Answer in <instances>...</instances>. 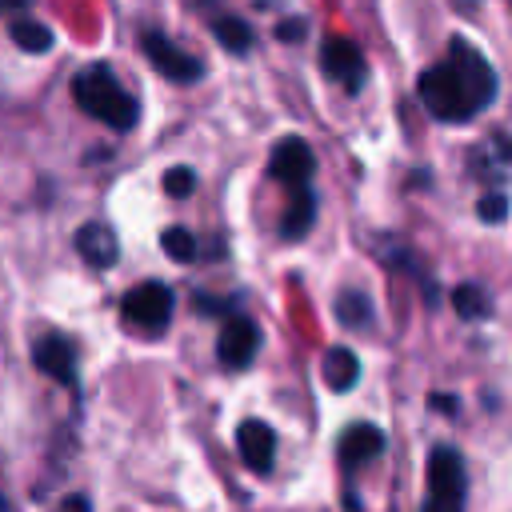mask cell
Masks as SVG:
<instances>
[{
  "label": "cell",
  "mask_w": 512,
  "mask_h": 512,
  "mask_svg": "<svg viewBox=\"0 0 512 512\" xmlns=\"http://www.w3.org/2000/svg\"><path fill=\"white\" fill-rule=\"evenodd\" d=\"M60 512H88V496H68Z\"/></svg>",
  "instance_id": "24"
},
{
  "label": "cell",
  "mask_w": 512,
  "mask_h": 512,
  "mask_svg": "<svg viewBox=\"0 0 512 512\" xmlns=\"http://www.w3.org/2000/svg\"><path fill=\"white\" fill-rule=\"evenodd\" d=\"M72 96H76V104H80L92 120H100V124H108V128H116V132H128V128L136 124V100L120 88V80L112 76L108 64L84 68V72L72 80Z\"/></svg>",
  "instance_id": "2"
},
{
  "label": "cell",
  "mask_w": 512,
  "mask_h": 512,
  "mask_svg": "<svg viewBox=\"0 0 512 512\" xmlns=\"http://www.w3.org/2000/svg\"><path fill=\"white\" fill-rule=\"evenodd\" d=\"M212 36H216L228 52H236V56H244V52L252 48V28H248V20H240V16H220V20L212 24Z\"/></svg>",
  "instance_id": "18"
},
{
  "label": "cell",
  "mask_w": 512,
  "mask_h": 512,
  "mask_svg": "<svg viewBox=\"0 0 512 512\" xmlns=\"http://www.w3.org/2000/svg\"><path fill=\"white\" fill-rule=\"evenodd\" d=\"M476 216H480L484 224H504V216H508V196H504V192H488V196H480Z\"/></svg>",
  "instance_id": "21"
},
{
  "label": "cell",
  "mask_w": 512,
  "mask_h": 512,
  "mask_svg": "<svg viewBox=\"0 0 512 512\" xmlns=\"http://www.w3.org/2000/svg\"><path fill=\"white\" fill-rule=\"evenodd\" d=\"M320 68H324L332 80H340L348 92H360V88H364V76H368L364 52H360L352 40H344V36H336V40H328V44L320 48Z\"/></svg>",
  "instance_id": "8"
},
{
  "label": "cell",
  "mask_w": 512,
  "mask_h": 512,
  "mask_svg": "<svg viewBox=\"0 0 512 512\" xmlns=\"http://www.w3.org/2000/svg\"><path fill=\"white\" fill-rule=\"evenodd\" d=\"M468 500V472L464 456L452 444H432L428 452V492L420 512H464Z\"/></svg>",
  "instance_id": "3"
},
{
  "label": "cell",
  "mask_w": 512,
  "mask_h": 512,
  "mask_svg": "<svg viewBox=\"0 0 512 512\" xmlns=\"http://www.w3.org/2000/svg\"><path fill=\"white\" fill-rule=\"evenodd\" d=\"M24 0H0V8H20Z\"/></svg>",
  "instance_id": "25"
},
{
  "label": "cell",
  "mask_w": 512,
  "mask_h": 512,
  "mask_svg": "<svg viewBox=\"0 0 512 512\" xmlns=\"http://www.w3.org/2000/svg\"><path fill=\"white\" fill-rule=\"evenodd\" d=\"M32 364L56 384H76V344L64 332H48L32 344Z\"/></svg>",
  "instance_id": "9"
},
{
  "label": "cell",
  "mask_w": 512,
  "mask_h": 512,
  "mask_svg": "<svg viewBox=\"0 0 512 512\" xmlns=\"http://www.w3.org/2000/svg\"><path fill=\"white\" fill-rule=\"evenodd\" d=\"M428 404H432V408H440V412H456V408H460V404H456V396H432Z\"/></svg>",
  "instance_id": "23"
},
{
  "label": "cell",
  "mask_w": 512,
  "mask_h": 512,
  "mask_svg": "<svg viewBox=\"0 0 512 512\" xmlns=\"http://www.w3.org/2000/svg\"><path fill=\"white\" fill-rule=\"evenodd\" d=\"M8 36H12L24 52H48V48H52V28H44V24H40V20H32V16L12 20Z\"/></svg>",
  "instance_id": "17"
},
{
  "label": "cell",
  "mask_w": 512,
  "mask_h": 512,
  "mask_svg": "<svg viewBox=\"0 0 512 512\" xmlns=\"http://www.w3.org/2000/svg\"><path fill=\"white\" fill-rule=\"evenodd\" d=\"M140 44H144L148 64H152L160 76H168V80H176V84H192V80L204 76V64H200L196 56H188L184 48H176L164 32H144Z\"/></svg>",
  "instance_id": "5"
},
{
  "label": "cell",
  "mask_w": 512,
  "mask_h": 512,
  "mask_svg": "<svg viewBox=\"0 0 512 512\" xmlns=\"http://www.w3.org/2000/svg\"><path fill=\"white\" fill-rule=\"evenodd\" d=\"M260 352V328L248 316H232L224 320L220 336H216V356L224 368H248Z\"/></svg>",
  "instance_id": "7"
},
{
  "label": "cell",
  "mask_w": 512,
  "mask_h": 512,
  "mask_svg": "<svg viewBox=\"0 0 512 512\" xmlns=\"http://www.w3.org/2000/svg\"><path fill=\"white\" fill-rule=\"evenodd\" d=\"M316 172V160H312V148L300 140V136H284L276 140L272 156H268V176L288 184V188H304Z\"/></svg>",
  "instance_id": "6"
},
{
  "label": "cell",
  "mask_w": 512,
  "mask_h": 512,
  "mask_svg": "<svg viewBox=\"0 0 512 512\" xmlns=\"http://www.w3.org/2000/svg\"><path fill=\"white\" fill-rule=\"evenodd\" d=\"M336 316H340V324H348V328H368V324H372V300H368L360 288H348V292L336 296Z\"/></svg>",
  "instance_id": "16"
},
{
  "label": "cell",
  "mask_w": 512,
  "mask_h": 512,
  "mask_svg": "<svg viewBox=\"0 0 512 512\" xmlns=\"http://www.w3.org/2000/svg\"><path fill=\"white\" fill-rule=\"evenodd\" d=\"M416 92L424 108L444 120V124H464L476 112H484L496 100V68L480 48H472L464 36L448 40V60L432 64L420 80Z\"/></svg>",
  "instance_id": "1"
},
{
  "label": "cell",
  "mask_w": 512,
  "mask_h": 512,
  "mask_svg": "<svg viewBox=\"0 0 512 512\" xmlns=\"http://www.w3.org/2000/svg\"><path fill=\"white\" fill-rule=\"evenodd\" d=\"M164 192L172 196V200H184V196H192V188H196V172L192 168H184V164H176V168H168L164 172Z\"/></svg>",
  "instance_id": "20"
},
{
  "label": "cell",
  "mask_w": 512,
  "mask_h": 512,
  "mask_svg": "<svg viewBox=\"0 0 512 512\" xmlns=\"http://www.w3.org/2000/svg\"><path fill=\"white\" fill-rule=\"evenodd\" d=\"M384 432L376 424H352L340 432V464L344 468H360V464H372L376 456H384Z\"/></svg>",
  "instance_id": "11"
},
{
  "label": "cell",
  "mask_w": 512,
  "mask_h": 512,
  "mask_svg": "<svg viewBox=\"0 0 512 512\" xmlns=\"http://www.w3.org/2000/svg\"><path fill=\"white\" fill-rule=\"evenodd\" d=\"M236 452H240L244 468L264 476V472H272V460H276V432L264 420H244L236 428Z\"/></svg>",
  "instance_id": "10"
},
{
  "label": "cell",
  "mask_w": 512,
  "mask_h": 512,
  "mask_svg": "<svg viewBox=\"0 0 512 512\" xmlns=\"http://www.w3.org/2000/svg\"><path fill=\"white\" fill-rule=\"evenodd\" d=\"M320 368H324V380H328V388H332V392H348V388L360 380V360H356V352H352V348H344V344L328 348Z\"/></svg>",
  "instance_id": "14"
},
{
  "label": "cell",
  "mask_w": 512,
  "mask_h": 512,
  "mask_svg": "<svg viewBox=\"0 0 512 512\" xmlns=\"http://www.w3.org/2000/svg\"><path fill=\"white\" fill-rule=\"evenodd\" d=\"M160 248H164V256L176 260V264H192V260H196V236H192L188 228H180V224H172V228L160 232Z\"/></svg>",
  "instance_id": "19"
},
{
  "label": "cell",
  "mask_w": 512,
  "mask_h": 512,
  "mask_svg": "<svg viewBox=\"0 0 512 512\" xmlns=\"http://www.w3.org/2000/svg\"><path fill=\"white\" fill-rule=\"evenodd\" d=\"M304 32H308V20H280L276 24V40H304Z\"/></svg>",
  "instance_id": "22"
},
{
  "label": "cell",
  "mask_w": 512,
  "mask_h": 512,
  "mask_svg": "<svg viewBox=\"0 0 512 512\" xmlns=\"http://www.w3.org/2000/svg\"><path fill=\"white\" fill-rule=\"evenodd\" d=\"M452 308H456L460 320H488L492 316V300H488V292L480 284L452 288Z\"/></svg>",
  "instance_id": "15"
},
{
  "label": "cell",
  "mask_w": 512,
  "mask_h": 512,
  "mask_svg": "<svg viewBox=\"0 0 512 512\" xmlns=\"http://www.w3.org/2000/svg\"><path fill=\"white\" fill-rule=\"evenodd\" d=\"M172 308H176V292L164 280H144L120 300L124 324H132L140 332H164L172 320Z\"/></svg>",
  "instance_id": "4"
},
{
  "label": "cell",
  "mask_w": 512,
  "mask_h": 512,
  "mask_svg": "<svg viewBox=\"0 0 512 512\" xmlns=\"http://www.w3.org/2000/svg\"><path fill=\"white\" fill-rule=\"evenodd\" d=\"M76 252H80V256H84L92 268H112V264L120 260L116 232H112L108 224H100V220L80 224V232H76Z\"/></svg>",
  "instance_id": "12"
},
{
  "label": "cell",
  "mask_w": 512,
  "mask_h": 512,
  "mask_svg": "<svg viewBox=\"0 0 512 512\" xmlns=\"http://www.w3.org/2000/svg\"><path fill=\"white\" fill-rule=\"evenodd\" d=\"M0 512H8V504H4V500H0Z\"/></svg>",
  "instance_id": "26"
},
{
  "label": "cell",
  "mask_w": 512,
  "mask_h": 512,
  "mask_svg": "<svg viewBox=\"0 0 512 512\" xmlns=\"http://www.w3.org/2000/svg\"><path fill=\"white\" fill-rule=\"evenodd\" d=\"M316 208H320V200H316V192L304 184V188H292V200H288V208H284V216H280V236L284 240H300V236H308V228L316 224Z\"/></svg>",
  "instance_id": "13"
}]
</instances>
